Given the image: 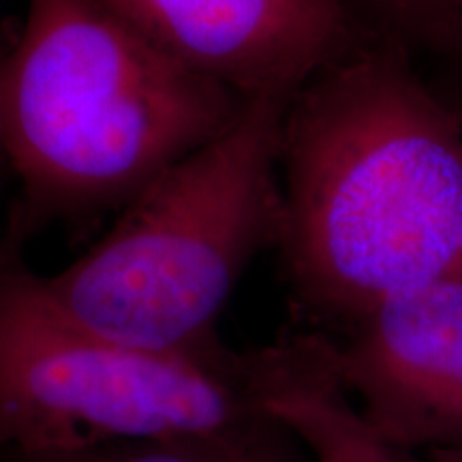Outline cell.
I'll list each match as a JSON object with an SVG mask.
<instances>
[{
	"instance_id": "obj_1",
	"label": "cell",
	"mask_w": 462,
	"mask_h": 462,
	"mask_svg": "<svg viewBox=\"0 0 462 462\" xmlns=\"http://www.w3.org/2000/svg\"><path fill=\"white\" fill-rule=\"evenodd\" d=\"M279 167L276 246L313 313L349 328L462 274V125L392 51L357 48L293 97Z\"/></svg>"
},
{
	"instance_id": "obj_2",
	"label": "cell",
	"mask_w": 462,
	"mask_h": 462,
	"mask_svg": "<svg viewBox=\"0 0 462 462\" xmlns=\"http://www.w3.org/2000/svg\"><path fill=\"white\" fill-rule=\"evenodd\" d=\"M246 103L99 0H28L0 62V152L22 184L20 223L125 208Z\"/></svg>"
},
{
	"instance_id": "obj_3",
	"label": "cell",
	"mask_w": 462,
	"mask_h": 462,
	"mask_svg": "<svg viewBox=\"0 0 462 462\" xmlns=\"http://www.w3.org/2000/svg\"><path fill=\"white\" fill-rule=\"evenodd\" d=\"M291 101L253 99L215 140L154 178L112 229L54 274L67 315L126 345L212 354L248 263L279 245L281 133Z\"/></svg>"
},
{
	"instance_id": "obj_4",
	"label": "cell",
	"mask_w": 462,
	"mask_h": 462,
	"mask_svg": "<svg viewBox=\"0 0 462 462\" xmlns=\"http://www.w3.org/2000/svg\"><path fill=\"white\" fill-rule=\"evenodd\" d=\"M257 413L248 354H163L92 330L0 259V458L208 437Z\"/></svg>"
},
{
	"instance_id": "obj_5",
	"label": "cell",
	"mask_w": 462,
	"mask_h": 462,
	"mask_svg": "<svg viewBox=\"0 0 462 462\" xmlns=\"http://www.w3.org/2000/svg\"><path fill=\"white\" fill-rule=\"evenodd\" d=\"M328 345L381 437L415 456L462 448V274L385 298Z\"/></svg>"
},
{
	"instance_id": "obj_6",
	"label": "cell",
	"mask_w": 462,
	"mask_h": 462,
	"mask_svg": "<svg viewBox=\"0 0 462 462\" xmlns=\"http://www.w3.org/2000/svg\"><path fill=\"white\" fill-rule=\"evenodd\" d=\"M99 3L150 43L246 101H291L360 48L346 0Z\"/></svg>"
},
{
	"instance_id": "obj_7",
	"label": "cell",
	"mask_w": 462,
	"mask_h": 462,
	"mask_svg": "<svg viewBox=\"0 0 462 462\" xmlns=\"http://www.w3.org/2000/svg\"><path fill=\"white\" fill-rule=\"evenodd\" d=\"M259 411L296 432L315 462H421L381 437L334 373L328 337L302 334L248 354Z\"/></svg>"
},
{
	"instance_id": "obj_8",
	"label": "cell",
	"mask_w": 462,
	"mask_h": 462,
	"mask_svg": "<svg viewBox=\"0 0 462 462\" xmlns=\"http://www.w3.org/2000/svg\"><path fill=\"white\" fill-rule=\"evenodd\" d=\"M251 420L242 429L225 435L114 441L90 448L58 449V452L5 456L0 462H238Z\"/></svg>"
},
{
	"instance_id": "obj_9",
	"label": "cell",
	"mask_w": 462,
	"mask_h": 462,
	"mask_svg": "<svg viewBox=\"0 0 462 462\" xmlns=\"http://www.w3.org/2000/svg\"><path fill=\"white\" fill-rule=\"evenodd\" d=\"M394 24L430 37L462 34V0H364Z\"/></svg>"
},
{
	"instance_id": "obj_10",
	"label": "cell",
	"mask_w": 462,
	"mask_h": 462,
	"mask_svg": "<svg viewBox=\"0 0 462 462\" xmlns=\"http://www.w3.org/2000/svg\"><path fill=\"white\" fill-rule=\"evenodd\" d=\"M238 462H315L309 448L273 415L257 411L246 426Z\"/></svg>"
},
{
	"instance_id": "obj_11",
	"label": "cell",
	"mask_w": 462,
	"mask_h": 462,
	"mask_svg": "<svg viewBox=\"0 0 462 462\" xmlns=\"http://www.w3.org/2000/svg\"><path fill=\"white\" fill-rule=\"evenodd\" d=\"M421 462H462V448L441 449V452H430L420 456Z\"/></svg>"
}]
</instances>
